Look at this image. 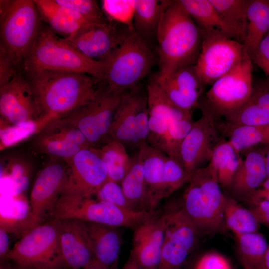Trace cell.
I'll return each mask as SVG.
<instances>
[{"label":"cell","instance_id":"f546056e","mask_svg":"<svg viewBox=\"0 0 269 269\" xmlns=\"http://www.w3.org/2000/svg\"><path fill=\"white\" fill-rule=\"evenodd\" d=\"M130 158V168L120 185L133 210L148 212L146 206L144 168L139 150Z\"/></svg>","mask_w":269,"mask_h":269},{"label":"cell","instance_id":"30bf717a","mask_svg":"<svg viewBox=\"0 0 269 269\" xmlns=\"http://www.w3.org/2000/svg\"><path fill=\"white\" fill-rule=\"evenodd\" d=\"M147 94L140 84L125 92L114 114L109 130L111 140L126 148L138 149L147 143L149 133Z\"/></svg>","mask_w":269,"mask_h":269},{"label":"cell","instance_id":"277c9868","mask_svg":"<svg viewBox=\"0 0 269 269\" xmlns=\"http://www.w3.org/2000/svg\"><path fill=\"white\" fill-rule=\"evenodd\" d=\"M182 197V209L200 235L223 233L228 229L223 215V200L217 173L208 164L195 169Z\"/></svg>","mask_w":269,"mask_h":269},{"label":"cell","instance_id":"d6a6232c","mask_svg":"<svg viewBox=\"0 0 269 269\" xmlns=\"http://www.w3.org/2000/svg\"><path fill=\"white\" fill-rule=\"evenodd\" d=\"M239 259L244 269H261L269 245L258 232L234 234Z\"/></svg>","mask_w":269,"mask_h":269},{"label":"cell","instance_id":"8d00e7d4","mask_svg":"<svg viewBox=\"0 0 269 269\" xmlns=\"http://www.w3.org/2000/svg\"><path fill=\"white\" fill-rule=\"evenodd\" d=\"M98 149L105 164L108 179L121 184L131 165L126 147L111 140Z\"/></svg>","mask_w":269,"mask_h":269},{"label":"cell","instance_id":"11a10c76","mask_svg":"<svg viewBox=\"0 0 269 269\" xmlns=\"http://www.w3.org/2000/svg\"><path fill=\"white\" fill-rule=\"evenodd\" d=\"M261 269H269V245L262 263Z\"/></svg>","mask_w":269,"mask_h":269},{"label":"cell","instance_id":"d6986e66","mask_svg":"<svg viewBox=\"0 0 269 269\" xmlns=\"http://www.w3.org/2000/svg\"><path fill=\"white\" fill-rule=\"evenodd\" d=\"M65 161L68 173L67 186L84 196H95L108 179L105 164L97 148L83 149Z\"/></svg>","mask_w":269,"mask_h":269},{"label":"cell","instance_id":"7dc6e473","mask_svg":"<svg viewBox=\"0 0 269 269\" xmlns=\"http://www.w3.org/2000/svg\"><path fill=\"white\" fill-rule=\"evenodd\" d=\"M253 63L264 72L269 81V33L265 37L256 49L249 54Z\"/></svg>","mask_w":269,"mask_h":269},{"label":"cell","instance_id":"d4e9b609","mask_svg":"<svg viewBox=\"0 0 269 269\" xmlns=\"http://www.w3.org/2000/svg\"><path fill=\"white\" fill-rule=\"evenodd\" d=\"M138 150L144 171L146 210L148 212L154 211L165 198L163 171L168 156L148 143L141 144Z\"/></svg>","mask_w":269,"mask_h":269},{"label":"cell","instance_id":"9f6ffc18","mask_svg":"<svg viewBox=\"0 0 269 269\" xmlns=\"http://www.w3.org/2000/svg\"><path fill=\"white\" fill-rule=\"evenodd\" d=\"M0 269H13V266L6 262V260L0 261Z\"/></svg>","mask_w":269,"mask_h":269},{"label":"cell","instance_id":"f5cc1de1","mask_svg":"<svg viewBox=\"0 0 269 269\" xmlns=\"http://www.w3.org/2000/svg\"><path fill=\"white\" fill-rule=\"evenodd\" d=\"M121 269H142L134 257L130 254L129 256Z\"/></svg>","mask_w":269,"mask_h":269},{"label":"cell","instance_id":"836d02e7","mask_svg":"<svg viewBox=\"0 0 269 269\" xmlns=\"http://www.w3.org/2000/svg\"><path fill=\"white\" fill-rule=\"evenodd\" d=\"M32 171L31 162L21 155L12 154L1 158V176L10 180L15 195H22L27 191Z\"/></svg>","mask_w":269,"mask_h":269},{"label":"cell","instance_id":"1f68e13d","mask_svg":"<svg viewBox=\"0 0 269 269\" xmlns=\"http://www.w3.org/2000/svg\"><path fill=\"white\" fill-rule=\"evenodd\" d=\"M241 157L228 140L222 139L215 147L209 165L217 173L221 187L230 188Z\"/></svg>","mask_w":269,"mask_h":269},{"label":"cell","instance_id":"60d3db41","mask_svg":"<svg viewBox=\"0 0 269 269\" xmlns=\"http://www.w3.org/2000/svg\"><path fill=\"white\" fill-rule=\"evenodd\" d=\"M45 124L42 120L29 121L17 125L0 127V150L33 137Z\"/></svg>","mask_w":269,"mask_h":269},{"label":"cell","instance_id":"680465c9","mask_svg":"<svg viewBox=\"0 0 269 269\" xmlns=\"http://www.w3.org/2000/svg\"><path fill=\"white\" fill-rule=\"evenodd\" d=\"M83 269H104L96 263L94 262L89 266Z\"/></svg>","mask_w":269,"mask_h":269},{"label":"cell","instance_id":"f907efd6","mask_svg":"<svg viewBox=\"0 0 269 269\" xmlns=\"http://www.w3.org/2000/svg\"><path fill=\"white\" fill-rule=\"evenodd\" d=\"M9 232L3 226L0 227V258L3 260L10 251Z\"/></svg>","mask_w":269,"mask_h":269},{"label":"cell","instance_id":"db71d44e","mask_svg":"<svg viewBox=\"0 0 269 269\" xmlns=\"http://www.w3.org/2000/svg\"><path fill=\"white\" fill-rule=\"evenodd\" d=\"M264 146L267 176V178H269V144L265 145Z\"/></svg>","mask_w":269,"mask_h":269},{"label":"cell","instance_id":"f6af8a7d","mask_svg":"<svg viewBox=\"0 0 269 269\" xmlns=\"http://www.w3.org/2000/svg\"><path fill=\"white\" fill-rule=\"evenodd\" d=\"M57 4L70 8L83 15L95 20L107 19L96 0H54Z\"/></svg>","mask_w":269,"mask_h":269},{"label":"cell","instance_id":"52a82bcc","mask_svg":"<svg viewBox=\"0 0 269 269\" xmlns=\"http://www.w3.org/2000/svg\"><path fill=\"white\" fill-rule=\"evenodd\" d=\"M60 226V220L52 218L27 230L3 260L37 269H65L59 249Z\"/></svg>","mask_w":269,"mask_h":269},{"label":"cell","instance_id":"d590c367","mask_svg":"<svg viewBox=\"0 0 269 269\" xmlns=\"http://www.w3.org/2000/svg\"><path fill=\"white\" fill-rule=\"evenodd\" d=\"M146 89L149 116L176 120L192 115V111H182L173 104L154 77L148 81Z\"/></svg>","mask_w":269,"mask_h":269},{"label":"cell","instance_id":"ab89813d","mask_svg":"<svg viewBox=\"0 0 269 269\" xmlns=\"http://www.w3.org/2000/svg\"><path fill=\"white\" fill-rule=\"evenodd\" d=\"M209 0L224 20L240 33L245 40L249 0Z\"/></svg>","mask_w":269,"mask_h":269},{"label":"cell","instance_id":"c3c4849f","mask_svg":"<svg viewBox=\"0 0 269 269\" xmlns=\"http://www.w3.org/2000/svg\"><path fill=\"white\" fill-rule=\"evenodd\" d=\"M248 204L258 223L269 228V201L260 200Z\"/></svg>","mask_w":269,"mask_h":269},{"label":"cell","instance_id":"ac0fdd59","mask_svg":"<svg viewBox=\"0 0 269 269\" xmlns=\"http://www.w3.org/2000/svg\"><path fill=\"white\" fill-rule=\"evenodd\" d=\"M117 207L110 203L84 196L66 186L54 210L52 218L75 219L112 226L118 217Z\"/></svg>","mask_w":269,"mask_h":269},{"label":"cell","instance_id":"5bb4252c","mask_svg":"<svg viewBox=\"0 0 269 269\" xmlns=\"http://www.w3.org/2000/svg\"><path fill=\"white\" fill-rule=\"evenodd\" d=\"M165 213L166 226L159 269H182L200 234L182 209Z\"/></svg>","mask_w":269,"mask_h":269},{"label":"cell","instance_id":"2e32d148","mask_svg":"<svg viewBox=\"0 0 269 269\" xmlns=\"http://www.w3.org/2000/svg\"><path fill=\"white\" fill-rule=\"evenodd\" d=\"M119 24L107 18L83 26L74 34L63 38L89 58L104 62L132 31L126 26L118 27Z\"/></svg>","mask_w":269,"mask_h":269},{"label":"cell","instance_id":"7c38bea8","mask_svg":"<svg viewBox=\"0 0 269 269\" xmlns=\"http://www.w3.org/2000/svg\"><path fill=\"white\" fill-rule=\"evenodd\" d=\"M202 35L201 50L194 67L206 87L233 69L247 50L243 43L222 34Z\"/></svg>","mask_w":269,"mask_h":269},{"label":"cell","instance_id":"8992f818","mask_svg":"<svg viewBox=\"0 0 269 269\" xmlns=\"http://www.w3.org/2000/svg\"><path fill=\"white\" fill-rule=\"evenodd\" d=\"M155 61V55L147 42L134 29L130 31L105 61L102 81L123 93L138 86Z\"/></svg>","mask_w":269,"mask_h":269},{"label":"cell","instance_id":"7bdbcfd3","mask_svg":"<svg viewBox=\"0 0 269 269\" xmlns=\"http://www.w3.org/2000/svg\"><path fill=\"white\" fill-rule=\"evenodd\" d=\"M191 174L179 160L167 156L163 171L165 198L188 183Z\"/></svg>","mask_w":269,"mask_h":269},{"label":"cell","instance_id":"3957f363","mask_svg":"<svg viewBox=\"0 0 269 269\" xmlns=\"http://www.w3.org/2000/svg\"><path fill=\"white\" fill-rule=\"evenodd\" d=\"M105 64L89 58L48 26H42L20 66L23 72L42 70L82 73L102 81Z\"/></svg>","mask_w":269,"mask_h":269},{"label":"cell","instance_id":"6da1fadb","mask_svg":"<svg viewBox=\"0 0 269 269\" xmlns=\"http://www.w3.org/2000/svg\"><path fill=\"white\" fill-rule=\"evenodd\" d=\"M34 93L41 120L46 123L89 102L101 81L77 72L42 70L23 72Z\"/></svg>","mask_w":269,"mask_h":269},{"label":"cell","instance_id":"4dcf8cb0","mask_svg":"<svg viewBox=\"0 0 269 269\" xmlns=\"http://www.w3.org/2000/svg\"><path fill=\"white\" fill-rule=\"evenodd\" d=\"M245 45L249 54L269 33V0H249Z\"/></svg>","mask_w":269,"mask_h":269},{"label":"cell","instance_id":"ee69618b","mask_svg":"<svg viewBox=\"0 0 269 269\" xmlns=\"http://www.w3.org/2000/svg\"><path fill=\"white\" fill-rule=\"evenodd\" d=\"M98 200L108 202L118 207L133 210L120 184L108 179L95 195ZM134 211V210H133Z\"/></svg>","mask_w":269,"mask_h":269},{"label":"cell","instance_id":"6f0895ef","mask_svg":"<svg viewBox=\"0 0 269 269\" xmlns=\"http://www.w3.org/2000/svg\"><path fill=\"white\" fill-rule=\"evenodd\" d=\"M182 269H195L194 266V260L191 261H188Z\"/></svg>","mask_w":269,"mask_h":269},{"label":"cell","instance_id":"484cf974","mask_svg":"<svg viewBox=\"0 0 269 269\" xmlns=\"http://www.w3.org/2000/svg\"><path fill=\"white\" fill-rule=\"evenodd\" d=\"M226 122L237 125L269 124V81L253 82L252 93L240 108L223 117Z\"/></svg>","mask_w":269,"mask_h":269},{"label":"cell","instance_id":"4fadbf2b","mask_svg":"<svg viewBox=\"0 0 269 269\" xmlns=\"http://www.w3.org/2000/svg\"><path fill=\"white\" fill-rule=\"evenodd\" d=\"M33 137L34 151L50 158L67 160L80 150L93 147L80 130L62 116L49 121Z\"/></svg>","mask_w":269,"mask_h":269},{"label":"cell","instance_id":"9a60e30c","mask_svg":"<svg viewBox=\"0 0 269 269\" xmlns=\"http://www.w3.org/2000/svg\"><path fill=\"white\" fill-rule=\"evenodd\" d=\"M194 122L192 127L183 142L179 161L190 173L210 161L216 145L225 136L217 119L207 112Z\"/></svg>","mask_w":269,"mask_h":269},{"label":"cell","instance_id":"816d5d0a","mask_svg":"<svg viewBox=\"0 0 269 269\" xmlns=\"http://www.w3.org/2000/svg\"><path fill=\"white\" fill-rule=\"evenodd\" d=\"M265 200L269 201V190L260 188L257 189L252 195L250 199L246 203L260 200Z\"/></svg>","mask_w":269,"mask_h":269},{"label":"cell","instance_id":"4316f807","mask_svg":"<svg viewBox=\"0 0 269 269\" xmlns=\"http://www.w3.org/2000/svg\"><path fill=\"white\" fill-rule=\"evenodd\" d=\"M202 34L220 33L244 43L242 35L228 24L209 0H180Z\"/></svg>","mask_w":269,"mask_h":269},{"label":"cell","instance_id":"91938a15","mask_svg":"<svg viewBox=\"0 0 269 269\" xmlns=\"http://www.w3.org/2000/svg\"><path fill=\"white\" fill-rule=\"evenodd\" d=\"M261 187L265 189L269 190V178H267L265 180Z\"/></svg>","mask_w":269,"mask_h":269},{"label":"cell","instance_id":"cb8c5ba5","mask_svg":"<svg viewBox=\"0 0 269 269\" xmlns=\"http://www.w3.org/2000/svg\"><path fill=\"white\" fill-rule=\"evenodd\" d=\"M84 222L92 245L94 262L104 269H120L119 259L122 235L119 228Z\"/></svg>","mask_w":269,"mask_h":269},{"label":"cell","instance_id":"83f0119b","mask_svg":"<svg viewBox=\"0 0 269 269\" xmlns=\"http://www.w3.org/2000/svg\"><path fill=\"white\" fill-rule=\"evenodd\" d=\"M220 125L225 137L239 154L255 146L269 144V124L237 125L220 120Z\"/></svg>","mask_w":269,"mask_h":269},{"label":"cell","instance_id":"5b68a950","mask_svg":"<svg viewBox=\"0 0 269 269\" xmlns=\"http://www.w3.org/2000/svg\"><path fill=\"white\" fill-rule=\"evenodd\" d=\"M34 0H0V54L18 69L42 27Z\"/></svg>","mask_w":269,"mask_h":269},{"label":"cell","instance_id":"ffe728a7","mask_svg":"<svg viewBox=\"0 0 269 269\" xmlns=\"http://www.w3.org/2000/svg\"><path fill=\"white\" fill-rule=\"evenodd\" d=\"M166 226V213L155 211L134 230L130 254L142 269H159Z\"/></svg>","mask_w":269,"mask_h":269},{"label":"cell","instance_id":"681fc988","mask_svg":"<svg viewBox=\"0 0 269 269\" xmlns=\"http://www.w3.org/2000/svg\"><path fill=\"white\" fill-rule=\"evenodd\" d=\"M19 70L6 57L0 54V86L9 82Z\"/></svg>","mask_w":269,"mask_h":269},{"label":"cell","instance_id":"7a4b0ae2","mask_svg":"<svg viewBox=\"0 0 269 269\" xmlns=\"http://www.w3.org/2000/svg\"><path fill=\"white\" fill-rule=\"evenodd\" d=\"M158 46V80L177 70L195 65L199 56L202 33L179 0H173L164 12L156 35Z\"/></svg>","mask_w":269,"mask_h":269},{"label":"cell","instance_id":"f1b7e54d","mask_svg":"<svg viewBox=\"0 0 269 269\" xmlns=\"http://www.w3.org/2000/svg\"><path fill=\"white\" fill-rule=\"evenodd\" d=\"M172 1L135 0L133 21L135 31L146 41L156 35L162 17Z\"/></svg>","mask_w":269,"mask_h":269},{"label":"cell","instance_id":"e0dca14e","mask_svg":"<svg viewBox=\"0 0 269 269\" xmlns=\"http://www.w3.org/2000/svg\"><path fill=\"white\" fill-rule=\"evenodd\" d=\"M37 120H41L34 93L20 70L0 86V127Z\"/></svg>","mask_w":269,"mask_h":269},{"label":"cell","instance_id":"9c48e42d","mask_svg":"<svg viewBox=\"0 0 269 269\" xmlns=\"http://www.w3.org/2000/svg\"><path fill=\"white\" fill-rule=\"evenodd\" d=\"M124 93L101 81L89 102L62 117L80 130L93 147L99 148L111 140L109 130Z\"/></svg>","mask_w":269,"mask_h":269},{"label":"cell","instance_id":"ba28073f","mask_svg":"<svg viewBox=\"0 0 269 269\" xmlns=\"http://www.w3.org/2000/svg\"><path fill=\"white\" fill-rule=\"evenodd\" d=\"M253 62L246 51L237 65L211 85L197 107L217 119L235 111L249 98L253 88Z\"/></svg>","mask_w":269,"mask_h":269},{"label":"cell","instance_id":"44dd1931","mask_svg":"<svg viewBox=\"0 0 269 269\" xmlns=\"http://www.w3.org/2000/svg\"><path fill=\"white\" fill-rule=\"evenodd\" d=\"M59 243L65 269H83L95 262L92 245L84 222L60 220Z\"/></svg>","mask_w":269,"mask_h":269},{"label":"cell","instance_id":"b9f144b4","mask_svg":"<svg viewBox=\"0 0 269 269\" xmlns=\"http://www.w3.org/2000/svg\"><path fill=\"white\" fill-rule=\"evenodd\" d=\"M101 9L108 19L134 30L135 0H102Z\"/></svg>","mask_w":269,"mask_h":269},{"label":"cell","instance_id":"74e56055","mask_svg":"<svg viewBox=\"0 0 269 269\" xmlns=\"http://www.w3.org/2000/svg\"><path fill=\"white\" fill-rule=\"evenodd\" d=\"M41 20L56 34L68 37L83 26L81 23L68 17L57 8L54 0H34Z\"/></svg>","mask_w":269,"mask_h":269},{"label":"cell","instance_id":"94428289","mask_svg":"<svg viewBox=\"0 0 269 269\" xmlns=\"http://www.w3.org/2000/svg\"><path fill=\"white\" fill-rule=\"evenodd\" d=\"M13 269H37L32 268V267L18 266L14 264V265L13 266Z\"/></svg>","mask_w":269,"mask_h":269},{"label":"cell","instance_id":"603a6c76","mask_svg":"<svg viewBox=\"0 0 269 269\" xmlns=\"http://www.w3.org/2000/svg\"><path fill=\"white\" fill-rule=\"evenodd\" d=\"M154 77L173 104L186 112H191L193 107L197 106L205 88L194 65L183 67L163 80Z\"/></svg>","mask_w":269,"mask_h":269},{"label":"cell","instance_id":"7402d4cb","mask_svg":"<svg viewBox=\"0 0 269 269\" xmlns=\"http://www.w3.org/2000/svg\"><path fill=\"white\" fill-rule=\"evenodd\" d=\"M240 162L228 190L233 198L248 202L267 179L265 150L258 146L243 152Z\"/></svg>","mask_w":269,"mask_h":269},{"label":"cell","instance_id":"8fae6325","mask_svg":"<svg viewBox=\"0 0 269 269\" xmlns=\"http://www.w3.org/2000/svg\"><path fill=\"white\" fill-rule=\"evenodd\" d=\"M68 181L66 161L50 158L38 172L33 183L25 231L52 218L56 205Z\"/></svg>","mask_w":269,"mask_h":269},{"label":"cell","instance_id":"f35d334b","mask_svg":"<svg viewBox=\"0 0 269 269\" xmlns=\"http://www.w3.org/2000/svg\"><path fill=\"white\" fill-rule=\"evenodd\" d=\"M194 122L192 115L172 121L166 133L153 147L168 157L179 160L181 145L190 131Z\"/></svg>","mask_w":269,"mask_h":269},{"label":"cell","instance_id":"bcb514c9","mask_svg":"<svg viewBox=\"0 0 269 269\" xmlns=\"http://www.w3.org/2000/svg\"><path fill=\"white\" fill-rule=\"evenodd\" d=\"M195 269H232L229 261L222 255L208 252L194 260Z\"/></svg>","mask_w":269,"mask_h":269},{"label":"cell","instance_id":"e575fe53","mask_svg":"<svg viewBox=\"0 0 269 269\" xmlns=\"http://www.w3.org/2000/svg\"><path fill=\"white\" fill-rule=\"evenodd\" d=\"M223 209L226 226L234 234L259 232L260 224L251 211L233 197L225 195Z\"/></svg>","mask_w":269,"mask_h":269}]
</instances>
